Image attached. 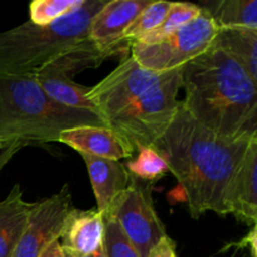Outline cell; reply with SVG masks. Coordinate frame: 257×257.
Wrapping results in <instances>:
<instances>
[{"label": "cell", "instance_id": "obj_30", "mask_svg": "<svg viewBox=\"0 0 257 257\" xmlns=\"http://www.w3.org/2000/svg\"><path fill=\"white\" fill-rule=\"evenodd\" d=\"M3 148V143H2V141H0V150H2Z\"/></svg>", "mask_w": 257, "mask_h": 257}, {"label": "cell", "instance_id": "obj_17", "mask_svg": "<svg viewBox=\"0 0 257 257\" xmlns=\"http://www.w3.org/2000/svg\"><path fill=\"white\" fill-rule=\"evenodd\" d=\"M212 47L222 50L257 83V30L218 28Z\"/></svg>", "mask_w": 257, "mask_h": 257}, {"label": "cell", "instance_id": "obj_1", "mask_svg": "<svg viewBox=\"0 0 257 257\" xmlns=\"http://www.w3.org/2000/svg\"><path fill=\"white\" fill-rule=\"evenodd\" d=\"M253 138L221 137L191 117L181 103L170 127L151 147L177 178L190 215L197 220L208 211L226 216L225 191Z\"/></svg>", "mask_w": 257, "mask_h": 257}, {"label": "cell", "instance_id": "obj_15", "mask_svg": "<svg viewBox=\"0 0 257 257\" xmlns=\"http://www.w3.org/2000/svg\"><path fill=\"white\" fill-rule=\"evenodd\" d=\"M59 242L62 247L90 255L102 250L103 216L95 210H75L68 215Z\"/></svg>", "mask_w": 257, "mask_h": 257}, {"label": "cell", "instance_id": "obj_5", "mask_svg": "<svg viewBox=\"0 0 257 257\" xmlns=\"http://www.w3.org/2000/svg\"><path fill=\"white\" fill-rule=\"evenodd\" d=\"M182 70L183 67L178 68L170 79L148 90L107 120V127L117 133L133 152L151 147L175 119L181 104L178 93L182 88Z\"/></svg>", "mask_w": 257, "mask_h": 257}, {"label": "cell", "instance_id": "obj_14", "mask_svg": "<svg viewBox=\"0 0 257 257\" xmlns=\"http://www.w3.org/2000/svg\"><path fill=\"white\" fill-rule=\"evenodd\" d=\"M80 156L87 165L97 200V211L103 216L108 213L114 198L128 186L130 173L120 161L94 157L84 153H80Z\"/></svg>", "mask_w": 257, "mask_h": 257}, {"label": "cell", "instance_id": "obj_24", "mask_svg": "<svg viewBox=\"0 0 257 257\" xmlns=\"http://www.w3.org/2000/svg\"><path fill=\"white\" fill-rule=\"evenodd\" d=\"M84 2L85 0H34L30 3L29 20L38 25H48L79 9Z\"/></svg>", "mask_w": 257, "mask_h": 257}, {"label": "cell", "instance_id": "obj_22", "mask_svg": "<svg viewBox=\"0 0 257 257\" xmlns=\"http://www.w3.org/2000/svg\"><path fill=\"white\" fill-rule=\"evenodd\" d=\"M104 257H141L135 246L112 215H103V242Z\"/></svg>", "mask_w": 257, "mask_h": 257}, {"label": "cell", "instance_id": "obj_3", "mask_svg": "<svg viewBox=\"0 0 257 257\" xmlns=\"http://www.w3.org/2000/svg\"><path fill=\"white\" fill-rule=\"evenodd\" d=\"M82 125L107 127L95 113L64 107L45 94L32 74H0L3 148L58 142L60 133Z\"/></svg>", "mask_w": 257, "mask_h": 257}, {"label": "cell", "instance_id": "obj_12", "mask_svg": "<svg viewBox=\"0 0 257 257\" xmlns=\"http://www.w3.org/2000/svg\"><path fill=\"white\" fill-rule=\"evenodd\" d=\"M152 0H112L93 17L89 25V38L104 47L130 43L124 33L140 13Z\"/></svg>", "mask_w": 257, "mask_h": 257}, {"label": "cell", "instance_id": "obj_6", "mask_svg": "<svg viewBox=\"0 0 257 257\" xmlns=\"http://www.w3.org/2000/svg\"><path fill=\"white\" fill-rule=\"evenodd\" d=\"M217 30L211 15L202 8L195 19L162 42L151 45L131 43V57L146 69L171 72L210 49Z\"/></svg>", "mask_w": 257, "mask_h": 257}, {"label": "cell", "instance_id": "obj_4", "mask_svg": "<svg viewBox=\"0 0 257 257\" xmlns=\"http://www.w3.org/2000/svg\"><path fill=\"white\" fill-rule=\"evenodd\" d=\"M105 3L85 0L79 9L48 25L27 20L0 33V74H37L57 55L89 37L90 22Z\"/></svg>", "mask_w": 257, "mask_h": 257}, {"label": "cell", "instance_id": "obj_10", "mask_svg": "<svg viewBox=\"0 0 257 257\" xmlns=\"http://www.w3.org/2000/svg\"><path fill=\"white\" fill-rule=\"evenodd\" d=\"M226 216L233 215L247 226L257 222V138L248 145L245 156L230 180L223 197Z\"/></svg>", "mask_w": 257, "mask_h": 257}, {"label": "cell", "instance_id": "obj_16", "mask_svg": "<svg viewBox=\"0 0 257 257\" xmlns=\"http://www.w3.org/2000/svg\"><path fill=\"white\" fill-rule=\"evenodd\" d=\"M35 202L23 198L20 186L14 185L9 195L0 201V257H12L22 238Z\"/></svg>", "mask_w": 257, "mask_h": 257}, {"label": "cell", "instance_id": "obj_29", "mask_svg": "<svg viewBox=\"0 0 257 257\" xmlns=\"http://www.w3.org/2000/svg\"><path fill=\"white\" fill-rule=\"evenodd\" d=\"M62 250H63V255H64V257H104L103 250L98 251V252L95 253H90V255H83V253L74 252V251L68 250V248H64V247H62Z\"/></svg>", "mask_w": 257, "mask_h": 257}, {"label": "cell", "instance_id": "obj_23", "mask_svg": "<svg viewBox=\"0 0 257 257\" xmlns=\"http://www.w3.org/2000/svg\"><path fill=\"white\" fill-rule=\"evenodd\" d=\"M172 2H166V0H152L142 12L140 13L135 22L131 24V27L125 30L124 39L128 42H135L142 35L152 32L153 29L158 27L165 19L167 13L170 12V8Z\"/></svg>", "mask_w": 257, "mask_h": 257}, {"label": "cell", "instance_id": "obj_9", "mask_svg": "<svg viewBox=\"0 0 257 257\" xmlns=\"http://www.w3.org/2000/svg\"><path fill=\"white\" fill-rule=\"evenodd\" d=\"M73 210L69 186L35 202L29 222L12 257H39L52 241L59 240L68 215Z\"/></svg>", "mask_w": 257, "mask_h": 257}, {"label": "cell", "instance_id": "obj_27", "mask_svg": "<svg viewBox=\"0 0 257 257\" xmlns=\"http://www.w3.org/2000/svg\"><path fill=\"white\" fill-rule=\"evenodd\" d=\"M39 257H64L59 240L52 241V242L47 246V248L40 253Z\"/></svg>", "mask_w": 257, "mask_h": 257}, {"label": "cell", "instance_id": "obj_28", "mask_svg": "<svg viewBox=\"0 0 257 257\" xmlns=\"http://www.w3.org/2000/svg\"><path fill=\"white\" fill-rule=\"evenodd\" d=\"M20 148L22 147L18 145H13V146H9V147L4 148V151L0 153V171L7 166V163L10 161V158H12L13 156L20 150Z\"/></svg>", "mask_w": 257, "mask_h": 257}, {"label": "cell", "instance_id": "obj_2", "mask_svg": "<svg viewBox=\"0 0 257 257\" xmlns=\"http://www.w3.org/2000/svg\"><path fill=\"white\" fill-rule=\"evenodd\" d=\"M188 114L228 140L257 137V85L240 64L211 47L182 70Z\"/></svg>", "mask_w": 257, "mask_h": 257}, {"label": "cell", "instance_id": "obj_8", "mask_svg": "<svg viewBox=\"0 0 257 257\" xmlns=\"http://www.w3.org/2000/svg\"><path fill=\"white\" fill-rule=\"evenodd\" d=\"M176 70L155 72L141 67L132 57L125 58L102 82L90 87L87 98L107 124L108 119L122 112L148 90L170 79Z\"/></svg>", "mask_w": 257, "mask_h": 257}, {"label": "cell", "instance_id": "obj_25", "mask_svg": "<svg viewBox=\"0 0 257 257\" xmlns=\"http://www.w3.org/2000/svg\"><path fill=\"white\" fill-rule=\"evenodd\" d=\"M147 257H177V253H176V242L168 235L165 236L150 251Z\"/></svg>", "mask_w": 257, "mask_h": 257}, {"label": "cell", "instance_id": "obj_18", "mask_svg": "<svg viewBox=\"0 0 257 257\" xmlns=\"http://www.w3.org/2000/svg\"><path fill=\"white\" fill-rule=\"evenodd\" d=\"M35 79L45 94L59 104L75 109L89 110L98 114L94 104L87 98V93L90 90V87L80 85L74 80L59 77L35 74Z\"/></svg>", "mask_w": 257, "mask_h": 257}, {"label": "cell", "instance_id": "obj_26", "mask_svg": "<svg viewBox=\"0 0 257 257\" xmlns=\"http://www.w3.org/2000/svg\"><path fill=\"white\" fill-rule=\"evenodd\" d=\"M236 247L237 250H241V248H245L250 252L251 257H257V227L256 226H252V228L250 230V232L242 238L238 243H230V245L226 246L222 251H225L226 248L230 247Z\"/></svg>", "mask_w": 257, "mask_h": 257}, {"label": "cell", "instance_id": "obj_13", "mask_svg": "<svg viewBox=\"0 0 257 257\" xmlns=\"http://www.w3.org/2000/svg\"><path fill=\"white\" fill-rule=\"evenodd\" d=\"M58 142L74 148L78 153L120 161L131 158L133 150L108 127L82 125L60 133Z\"/></svg>", "mask_w": 257, "mask_h": 257}, {"label": "cell", "instance_id": "obj_19", "mask_svg": "<svg viewBox=\"0 0 257 257\" xmlns=\"http://www.w3.org/2000/svg\"><path fill=\"white\" fill-rule=\"evenodd\" d=\"M217 28L257 30L256 0H221L205 8Z\"/></svg>", "mask_w": 257, "mask_h": 257}, {"label": "cell", "instance_id": "obj_7", "mask_svg": "<svg viewBox=\"0 0 257 257\" xmlns=\"http://www.w3.org/2000/svg\"><path fill=\"white\" fill-rule=\"evenodd\" d=\"M152 190L153 183L130 175L128 186L114 198L108 211L141 257H147L158 241L167 236L155 208Z\"/></svg>", "mask_w": 257, "mask_h": 257}, {"label": "cell", "instance_id": "obj_21", "mask_svg": "<svg viewBox=\"0 0 257 257\" xmlns=\"http://www.w3.org/2000/svg\"><path fill=\"white\" fill-rule=\"evenodd\" d=\"M137 152V157L125 165L128 173L133 177L153 183L170 172L166 161L152 147H142Z\"/></svg>", "mask_w": 257, "mask_h": 257}, {"label": "cell", "instance_id": "obj_20", "mask_svg": "<svg viewBox=\"0 0 257 257\" xmlns=\"http://www.w3.org/2000/svg\"><path fill=\"white\" fill-rule=\"evenodd\" d=\"M202 10L200 5L192 4V3L185 2H172L170 8V12L165 17L160 25L152 32L142 35L137 40L132 43H140V44H156V43L162 42L167 37L172 35L173 33L177 32L178 29L190 23L191 20L195 19Z\"/></svg>", "mask_w": 257, "mask_h": 257}, {"label": "cell", "instance_id": "obj_11", "mask_svg": "<svg viewBox=\"0 0 257 257\" xmlns=\"http://www.w3.org/2000/svg\"><path fill=\"white\" fill-rule=\"evenodd\" d=\"M130 48V43L117 47H104L88 37L87 39L77 43L57 55L37 74L72 79L78 73L99 67L107 58L128 52Z\"/></svg>", "mask_w": 257, "mask_h": 257}]
</instances>
